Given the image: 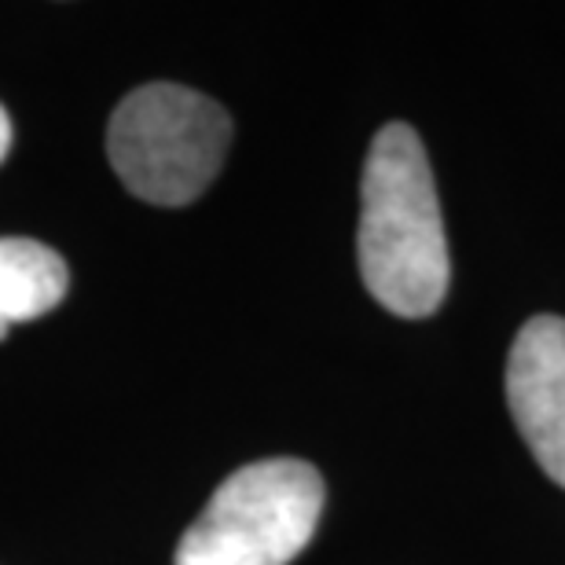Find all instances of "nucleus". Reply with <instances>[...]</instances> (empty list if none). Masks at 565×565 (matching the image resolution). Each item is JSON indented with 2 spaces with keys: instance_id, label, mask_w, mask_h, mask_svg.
I'll list each match as a JSON object with an SVG mask.
<instances>
[{
  "instance_id": "20e7f679",
  "label": "nucleus",
  "mask_w": 565,
  "mask_h": 565,
  "mask_svg": "<svg viewBox=\"0 0 565 565\" xmlns=\"http://www.w3.org/2000/svg\"><path fill=\"white\" fill-rule=\"evenodd\" d=\"M507 404L529 451L565 489V320L533 316L507 360Z\"/></svg>"
},
{
  "instance_id": "f257e3e1",
  "label": "nucleus",
  "mask_w": 565,
  "mask_h": 565,
  "mask_svg": "<svg viewBox=\"0 0 565 565\" xmlns=\"http://www.w3.org/2000/svg\"><path fill=\"white\" fill-rule=\"evenodd\" d=\"M360 276L382 309L423 320L448 294V239L440 221L434 169L419 132L404 121L371 140L360 180Z\"/></svg>"
},
{
  "instance_id": "0eeeda50",
  "label": "nucleus",
  "mask_w": 565,
  "mask_h": 565,
  "mask_svg": "<svg viewBox=\"0 0 565 565\" xmlns=\"http://www.w3.org/2000/svg\"><path fill=\"white\" fill-rule=\"evenodd\" d=\"M8 331H11V327H8V323H0V342L8 338Z\"/></svg>"
},
{
  "instance_id": "39448f33",
  "label": "nucleus",
  "mask_w": 565,
  "mask_h": 565,
  "mask_svg": "<svg viewBox=\"0 0 565 565\" xmlns=\"http://www.w3.org/2000/svg\"><path fill=\"white\" fill-rule=\"evenodd\" d=\"M63 257L33 239H0V323H26L66 298Z\"/></svg>"
},
{
  "instance_id": "f03ea898",
  "label": "nucleus",
  "mask_w": 565,
  "mask_h": 565,
  "mask_svg": "<svg viewBox=\"0 0 565 565\" xmlns=\"http://www.w3.org/2000/svg\"><path fill=\"white\" fill-rule=\"evenodd\" d=\"M232 143V118L195 88L154 82L110 115L107 154L132 195L151 206H188L217 180Z\"/></svg>"
},
{
  "instance_id": "423d86ee",
  "label": "nucleus",
  "mask_w": 565,
  "mask_h": 565,
  "mask_svg": "<svg viewBox=\"0 0 565 565\" xmlns=\"http://www.w3.org/2000/svg\"><path fill=\"white\" fill-rule=\"evenodd\" d=\"M11 151V121H8V110L0 107V162L8 158Z\"/></svg>"
},
{
  "instance_id": "7ed1b4c3",
  "label": "nucleus",
  "mask_w": 565,
  "mask_h": 565,
  "mask_svg": "<svg viewBox=\"0 0 565 565\" xmlns=\"http://www.w3.org/2000/svg\"><path fill=\"white\" fill-rule=\"evenodd\" d=\"M323 478L305 459H262L213 492L173 565H290L323 514Z\"/></svg>"
}]
</instances>
